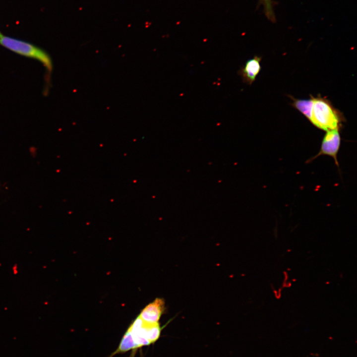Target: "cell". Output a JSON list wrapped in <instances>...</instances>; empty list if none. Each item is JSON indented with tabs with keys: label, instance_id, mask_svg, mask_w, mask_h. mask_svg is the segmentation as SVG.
I'll use <instances>...</instances> for the list:
<instances>
[{
	"label": "cell",
	"instance_id": "obj_9",
	"mask_svg": "<svg viewBox=\"0 0 357 357\" xmlns=\"http://www.w3.org/2000/svg\"><path fill=\"white\" fill-rule=\"evenodd\" d=\"M263 5L265 14L267 18L272 22L275 20L274 2L272 0H260Z\"/></svg>",
	"mask_w": 357,
	"mask_h": 357
},
{
	"label": "cell",
	"instance_id": "obj_10",
	"mask_svg": "<svg viewBox=\"0 0 357 357\" xmlns=\"http://www.w3.org/2000/svg\"><path fill=\"white\" fill-rule=\"evenodd\" d=\"M2 36V34H1V33H0V40Z\"/></svg>",
	"mask_w": 357,
	"mask_h": 357
},
{
	"label": "cell",
	"instance_id": "obj_1",
	"mask_svg": "<svg viewBox=\"0 0 357 357\" xmlns=\"http://www.w3.org/2000/svg\"><path fill=\"white\" fill-rule=\"evenodd\" d=\"M312 98L313 106L310 121L325 131L339 128L343 120L341 113L327 99L321 97Z\"/></svg>",
	"mask_w": 357,
	"mask_h": 357
},
{
	"label": "cell",
	"instance_id": "obj_8",
	"mask_svg": "<svg viewBox=\"0 0 357 357\" xmlns=\"http://www.w3.org/2000/svg\"><path fill=\"white\" fill-rule=\"evenodd\" d=\"M293 106L304 115L310 121L313 106V100H298L295 99L293 103Z\"/></svg>",
	"mask_w": 357,
	"mask_h": 357
},
{
	"label": "cell",
	"instance_id": "obj_7",
	"mask_svg": "<svg viewBox=\"0 0 357 357\" xmlns=\"http://www.w3.org/2000/svg\"><path fill=\"white\" fill-rule=\"evenodd\" d=\"M135 349H137V348L132 337L129 332L126 330L119 344L118 348L110 357H113L117 354L125 353L131 350Z\"/></svg>",
	"mask_w": 357,
	"mask_h": 357
},
{
	"label": "cell",
	"instance_id": "obj_2",
	"mask_svg": "<svg viewBox=\"0 0 357 357\" xmlns=\"http://www.w3.org/2000/svg\"><path fill=\"white\" fill-rule=\"evenodd\" d=\"M0 44L5 48L20 56L40 62L50 74L53 69L52 60L43 49L29 42L2 35Z\"/></svg>",
	"mask_w": 357,
	"mask_h": 357
},
{
	"label": "cell",
	"instance_id": "obj_4",
	"mask_svg": "<svg viewBox=\"0 0 357 357\" xmlns=\"http://www.w3.org/2000/svg\"><path fill=\"white\" fill-rule=\"evenodd\" d=\"M340 144L339 128L327 130L322 141L318 153L311 160H312L321 155H328L334 159L336 165L339 167L337 155Z\"/></svg>",
	"mask_w": 357,
	"mask_h": 357
},
{
	"label": "cell",
	"instance_id": "obj_5",
	"mask_svg": "<svg viewBox=\"0 0 357 357\" xmlns=\"http://www.w3.org/2000/svg\"><path fill=\"white\" fill-rule=\"evenodd\" d=\"M165 309V302L162 298H157L147 304L138 316L145 322L158 323Z\"/></svg>",
	"mask_w": 357,
	"mask_h": 357
},
{
	"label": "cell",
	"instance_id": "obj_3",
	"mask_svg": "<svg viewBox=\"0 0 357 357\" xmlns=\"http://www.w3.org/2000/svg\"><path fill=\"white\" fill-rule=\"evenodd\" d=\"M162 328L159 323H149L138 316L130 324L127 331L138 349L154 343L159 338Z\"/></svg>",
	"mask_w": 357,
	"mask_h": 357
},
{
	"label": "cell",
	"instance_id": "obj_6",
	"mask_svg": "<svg viewBox=\"0 0 357 357\" xmlns=\"http://www.w3.org/2000/svg\"><path fill=\"white\" fill-rule=\"evenodd\" d=\"M261 57L254 56L238 71V73L241 76L243 82L251 85L254 81L261 70Z\"/></svg>",
	"mask_w": 357,
	"mask_h": 357
}]
</instances>
